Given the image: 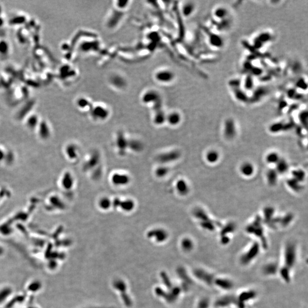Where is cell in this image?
Returning <instances> with one entry per match:
<instances>
[{"mask_svg": "<svg viewBox=\"0 0 308 308\" xmlns=\"http://www.w3.org/2000/svg\"><path fill=\"white\" fill-rule=\"evenodd\" d=\"M130 177L125 173L117 172L111 176V182L117 187H124L130 182Z\"/></svg>", "mask_w": 308, "mask_h": 308, "instance_id": "8992f818", "label": "cell"}, {"mask_svg": "<svg viewBox=\"0 0 308 308\" xmlns=\"http://www.w3.org/2000/svg\"><path fill=\"white\" fill-rule=\"evenodd\" d=\"M215 284L217 286L220 287V288L225 290H230L232 288L233 284L230 280L227 279H217L215 281Z\"/></svg>", "mask_w": 308, "mask_h": 308, "instance_id": "7402d4cb", "label": "cell"}, {"mask_svg": "<svg viewBox=\"0 0 308 308\" xmlns=\"http://www.w3.org/2000/svg\"><path fill=\"white\" fill-rule=\"evenodd\" d=\"M239 171L243 176L245 178H250L255 173V168L252 163L249 161H245L240 166Z\"/></svg>", "mask_w": 308, "mask_h": 308, "instance_id": "7c38bea8", "label": "cell"}, {"mask_svg": "<svg viewBox=\"0 0 308 308\" xmlns=\"http://www.w3.org/2000/svg\"><path fill=\"white\" fill-rule=\"evenodd\" d=\"M259 253V246L256 244L252 245L247 252L244 253L241 258V262L243 264L247 265L249 263L252 259H254Z\"/></svg>", "mask_w": 308, "mask_h": 308, "instance_id": "30bf717a", "label": "cell"}, {"mask_svg": "<svg viewBox=\"0 0 308 308\" xmlns=\"http://www.w3.org/2000/svg\"><path fill=\"white\" fill-rule=\"evenodd\" d=\"M112 206L116 209H120L125 212H130L135 207V203L133 200L131 199H121L115 198L112 201Z\"/></svg>", "mask_w": 308, "mask_h": 308, "instance_id": "277c9868", "label": "cell"}, {"mask_svg": "<svg viewBox=\"0 0 308 308\" xmlns=\"http://www.w3.org/2000/svg\"><path fill=\"white\" fill-rule=\"evenodd\" d=\"M277 266L274 263H270L264 267V273L266 275H272L276 273Z\"/></svg>", "mask_w": 308, "mask_h": 308, "instance_id": "d4e9b609", "label": "cell"}, {"mask_svg": "<svg viewBox=\"0 0 308 308\" xmlns=\"http://www.w3.org/2000/svg\"><path fill=\"white\" fill-rule=\"evenodd\" d=\"M130 4V1L118 0L115 1V6L116 8L119 10H125L127 9L129 6Z\"/></svg>", "mask_w": 308, "mask_h": 308, "instance_id": "83f0119b", "label": "cell"}, {"mask_svg": "<svg viewBox=\"0 0 308 308\" xmlns=\"http://www.w3.org/2000/svg\"><path fill=\"white\" fill-rule=\"evenodd\" d=\"M228 14H229L228 11L226 9L223 7L218 8L217 9H215L213 12V15L215 17L221 21L226 20V17L228 16Z\"/></svg>", "mask_w": 308, "mask_h": 308, "instance_id": "ffe728a7", "label": "cell"}, {"mask_svg": "<svg viewBox=\"0 0 308 308\" xmlns=\"http://www.w3.org/2000/svg\"><path fill=\"white\" fill-rule=\"evenodd\" d=\"M92 119L96 121H106L110 116L111 111L108 105L103 102L93 103L89 111Z\"/></svg>", "mask_w": 308, "mask_h": 308, "instance_id": "3957f363", "label": "cell"}, {"mask_svg": "<svg viewBox=\"0 0 308 308\" xmlns=\"http://www.w3.org/2000/svg\"><path fill=\"white\" fill-rule=\"evenodd\" d=\"M295 245L289 243L286 245L285 253V262L286 265V268H284V270L288 271V268H291L293 266L295 262L296 257Z\"/></svg>", "mask_w": 308, "mask_h": 308, "instance_id": "5b68a950", "label": "cell"}, {"mask_svg": "<svg viewBox=\"0 0 308 308\" xmlns=\"http://www.w3.org/2000/svg\"><path fill=\"white\" fill-rule=\"evenodd\" d=\"M98 206L101 209L107 211L112 207V200L107 197H103L99 200Z\"/></svg>", "mask_w": 308, "mask_h": 308, "instance_id": "44dd1931", "label": "cell"}, {"mask_svg": "<svg viewBox=\"0 0 308 308\" xmlns=\"http://www.w3.org/2000/svg\"><path fill=\"white\" fill-rule=\"evenodd\" d=\"M292 178L295 179L297 182L301 183L305 178V173L302 169H295L292 172Z\"/></svg>", "mask_w": 308, "mask_h": 308, "instance_id": "cb8c5ba5", "label": "cell"}, {"mask_svg": "<svg viewBox=\"0 0 308 308\" xmlns=\"http://www.w3.org/2000/svg\"><path fill=\"white\" fill-rule=\"evenodd\" d=\"M209 41L210 44L213 45V46H215L217 48H220V47L223 46V41L221 37L217 35H211L209 37Z\"/></svg>", "mask_w": 308, "mask_h": 308, "instance_id": "603a6c76", "label": "cell"}, {"mask_svg": "<svg viewBox=\"0 0 308 308\" xmlns=\"http://www.w3.org/2000/svg\"><path fill=\"white\" fill-rule=\"evenodd\" d=\"M117 147L119 150H121V151H123L126 148V145L127 144V140H126V139L122 135H121L119 136V138L117 140Z\"/></svg>", "mask_w": 308, "mask_h": 308, "instance_id": "f1b7e54d", "label": "cell"}, {"mask_svg": "<svg viewBox=\"0 0 308 308\" xmlns=\"http://www.w3.org/2000/svg\"><path fill=\"white\" fill-rule=\"evenodd\" d=\"M182 116L181 113L177 110H172L166 115V123L171 126H177L181 123Z\"/></svg>", "mask_w": 308, "mask_h": 308, "instance_id": "ba28073f", "label": "cell"}, {"mask_svg": "<svg viewBox=\"0 0 308 308\" xmlns=\"http://www.w3.org/2000/svg\"><path fill=\"white\" fill-rule=\"evenodd\" d=\"M142 103L153 110L163 107V96L161 92L154 88L145 90L140 96Z\"/></svg>", "mask_w": 308, "mask_h": 308, "instance_id": "6da1fadb", "label": "cell"}, {"mask_svg": "<svg viewBox=\"0 0 308 308\" xmlns=\"http://www.w3.org/2000/svg\"><path fill=\"white\" fill-rule=\"evenodd\" d=\"M281 159V156L278 152L271 151L269 152L265 156L266 162L270 165H276Z\"/></svg>", "mask_w": 308, "mask_h": 308, "instance_id": "d6986e66", "label": "cell"}, {"mask_svg": "<svg viewBox=\"0 0 308 308\" xmlns=\"http://www.w3.org/2000/svg\"><path fill=\"white\" fill-rule=\"evenodd\" d=\"M166 115L163 107L154 110L152 117L153 123L156 126H161L166 123Z\"/></svg>", "mask_w": 308, "mask_h": 308, "instance_id": "8fae6325", "label": "cell"}, {"mask_svg": "<svg viewBox=\"0 0 308 308\" xmlns=\"http://www.w3.org/2000/svg\"><path fill=\"white\" fill-rule=\"evenodd\" d=\"M224 134L226 139H234L236 134V127L232 119L226 120L224 126Z\"/></svg>", "mask_w": 308, "mask_h": 308, "instance_id": "9c48e42d", "label": "cell"}, {"mask_svg": "<svg viewBox=\"0 0 308 308\" xmlns=\"http://www.w3.org/2000/svg\"><path fill=\"white\" fill-rule=\"evenodd\" d=\"M220 158V155L219 151L216 150H210L205 154V161L209 164L214 165L217 163Z\"/></svg>", "mask_w": 308, "mask_h": 308, "instance_id": "2e32d148", "label": "cell"}, {"mask_svg": "<svg viewBox=\"0 0 308 308\" xmlns=\"http://www.w3.org/2000/svg\"><path fill=\"white\" fill-rule=\"evenodd\" d=\"M109 81L111 86L118 89H123L126 87V78L121 74H111L109 77Z\"/></svg>", "mask_w": 308, "mask_h": 308, "instance_id": "52a82bcc", "label": "cell"}, {"mask_svg": "<svg viewBox=\"0 0 308 308\" xmlns=\"http://www.w3.org/2000/svg\"><path fill=\"white\" fill-rule=\"evenodd\" d=\"M180 152L177 151H172L161 154L158 158V160L162 163L172 162L180 158Z\"/></svg>", "mask_w": 308, "mask_h": 308, "instance_id": "4fadbf2b", "label": "cell"}, {"mask_svg": "<svg viewBox=\"0 0 308 308\" xmlns=\"http://www.w3.org/2000/svg\"><path fill=\"white\" fill-rule=\"evenodd\" d=\"M153 77L158 83L167 86L171 85L175 81L176 74L169 67H162L155 71Z\"/></svg>", "mask_w": 308, "mask_h": 308, "instance_id": "7a4b0ae2", "label": "cell"}, {"mask_svg": "<svg viewBox=\"0 0 308 308\" xmlns=\"http://www.w3.org/2000/svg\"><path fill=\"white\" fill-rule=\"evenodd\" d=\"M168 173V168L165 166H161L156 169L155 174L158 178H163Z\"/></svg>", "mask_w": 308, "mask_h": 308, "instance_id": "f546056e", "label": "cell"}, {"mask_svg": "<svg viewBox=\"0 0 308 308\" xmlns=\"http://www.w3.org/2000/svg\"><path fill=\"white\" fill-rule=\"evenodd\" d=\"M276 171L278 175H284L286 174L289 168V165L287 161L281 158L280 161L276 165Z\"/></svg>", "mask_w": 308, "mask_h": 308, "instance_id": "e0dca14e", "label": "cell"}, {"mask_svg": "<svg viewBox=\"0 0 308 308\" xmlns=\"http://www.w3.org/2000/svg\"><path fill=\"white\" fill-rule=\"evenodd\" d=\"M195 10V5L192 1L184 2L181 7V13L183 17L188 18L193 14Z\"/></svg>", "mask_w": 308, "mask_h": 308, "instance_id": "9a60e30c", "label": "cell"}, {"mask_svg": "<svg viewBox=\"0 0 308 308\" xmlns=\"http://www.w3.org/2000/svg\"><path fill=\"white\" fill-rule=\"evenodd\" d=\"M288 184L291 188L295 191H299L302 189V187L301 186V183L297 182L295 179L292 178V179H289V181L288 182Z\"/></svg>", "mask_w": 308, "mask_h": 308, "instance_id": "4316f807", "label": "cell"}, {"mask_svg": "<svg viewBox=\"0 0 308 308\" xmlns=\"http://www.w3.org/2000/svg\"><path fill=\"white\" fill-rule=\"evenodd\" d=\"M266 176L267 183L270 186H274L277 184L278 174L276 169H272L268 171L266 174Z\"/></svg>", "mask_w": 308, "mask_h": 308, "instance_id": "ac0fdd59", "label": "cell"}, {"mask_svg": "<svg viewBox=\"0 0 308 308\" xmlns=\"http://www.w3.org/2000/svg\"><path fill=\"white\" fill-rule=\"evenodd\" d=\"M92 104H93V103L91 102L89 98L85 97L82 99H81V101H79V106H81L83 109H86L87 110L90 111Z\"/></svg>", "mask_w": 308, "mask_h": 308, "instance_id": "484cf974", "label": "cell"}, {"mask_svg": "<svg viewBox=\"0 0 308 308\" xmlns=\"http://www.w3.org/2000/svg\"><path fill=\"white\" fill-rule=\"evenodd\" d=\"M175 188L178 194L180 196H186L190 192L189 184L183 179H180L176 182Z\"/></svg>", "mask_w": 308, "mask_h": 308, "instance_id": "5bb4252c", "label": "cell"}]
</instances>
